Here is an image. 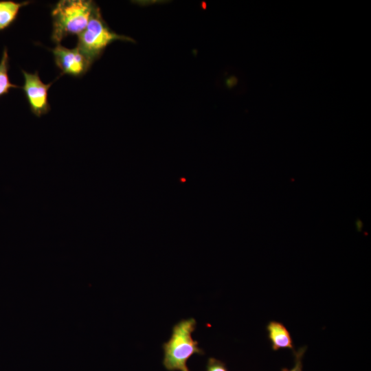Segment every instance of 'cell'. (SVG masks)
<instances>
[{
    "label": "cell",
    "mask_w": 371,
    "mask_h": 371,
    "mask_svg": "<svg viewBox=\"0 0 371 371\" xmlns=\"http://www.w3.org/2000/svg\"><path fill=\"white\" fill-rule=\"evenodd\" d=\"M24 78L23 89L32 113L40 117L50 110L48 91L53 82L45 84L41 80L38 71L28 73L21 70Z\"/></svg>",
    "instance_id": "277c9868"
},
{
    "label": "cell",
    "mask_w": 371,
    "mask_h": 371,
    "mask_svg": "<svg viewBox=\"0 0 371 371\" xmlns=\"http://www.w3.org/2000/svg\"><path fill=\"white\" fill-rule=\"evenodd\" d=\"M30 1L16 2L12 0L0 1V32L8 28L16 21L21 8Z\"/></svg>",
    "instance_id": "52a82bcc"
},
{
    "label": "cell",
    "mask_w": 371,
    "mask_h": 371,
    "mask_svg": "<svg viewBox=\"0 0 371 371\" xmlns=\"http://www.w3.org/2000/svg\"><path fill=\"white\" fill-rule=\"evenodd\" d=\"M116 40L131 38L112 32L104 23L98 7H95L87 26L78 35L76 47L92 64L110 43Z\"/></svg>",
    "instance_id": "3957f363"
},
{
    "label": "cell",
    "mask_w": 371,
    "mask_h": 371,
    "mask_svg": "<svg viewBox=\"0 0 371 371\" xmlns=\"http://www.w3.org/2000/svg\"><path fill=\"white\" fill-rule=\"evenodd\" d=\"M56 67L62 74L80 77L87 71L91 63L78 47L69 49L57 44L52 50Z\"/></svg>",
    "instance_id": "5b68a950"
},
{
    "label": "cell",
    "mask_w": 371,
    "mask_h": 371,
    "mask_svg": "<svg viewBox=\"0 0 371 371\" xmlns=\"http://www.w3.org/2000/svg\"><path fill=\"white\" fill-rule=\"evenodd\" d=\"M196 322L194 318L182 319L173 326L170 338L163 344V366L168 371H190L187 361L194 354L203 355L192 334Z\"/></svg>",
    "instance_id": "7a4b0ae2"
},
{
    "label": "cell",
    "mask_w": 371,
    "mask_h": 371,
    "mask_svg": "<svg viewBox=\"0 0 371 371\" xmlns=\"http://www.w3.org/2000/svg\"><path fill=\"white\" fill-rule=\"evenodd\" d=\"M206 371H228V370L223 361L210 357L206 365Z\"/></svg>",
    "instance_id": "30bf717a"
},
{
    "label": "cell",
    "mask_w": 371,
    "mask_h": 371,
    "mask_svg": "<svg viewBox=\"0 0 371 371\" xmlns=\"http://www.w3.org/2000/svg\"><path fill=\"white\" fill-rule=\"evenodd\" d=\"M97 5L90 0H60L52 10V40L57 45L69 35H79Z\"/></svg>",
    "instance_id": "6da1fadb"
},
{
    "label": "cell",
    "mask_w": 371,
    "mask_h": 371,
    "mask_svg": "<svg viewBox=\"0 0 371 371\" xmlns=\"http://www.w3.org/2000/svg\"><path fill=\"white\" fill-rule=\"evenodd\" d=\"M306 349V346L300 348L297 350L294 351L295 356V364L294 366L288 370L287 368H282V371H302V357Z\"/></svg>",
    "instance_id": "9c48e42d"
},
{
    "label": "cell",
    "mask_w": 371,
    "mask_h": 371,
    "mask_svg": "<svg viewBox=\"0 0 371 371\" xmlns=\"http://www.w3.org/2000/svg\"><path fill=\"white\" fill-rule=\"evenodd\" d=\"M267 330L273 350L276 351L282 348L293 350L294 347L291 334L282 323L271 321L267 326Z\"/></svg>",
    "instance_id": "8992f818"
},
{
    "label": "cell",
    "mask_w": 371,
    "mask_h": 371,
    "mask_svg": "<svg viewBox=\"0 0 371 371\" xmlns=\"http://www.w3.org/2000/svg\"><path fill=\"white\" fill-rule=\"evenodd\" d=\"M9 67L8 52L7 47H4L0 60V97L8 94L11 89L21 88L10 82L8 74Z\"/></svg>",
    "instance_id": "ba28073f"
}]
</instances>
